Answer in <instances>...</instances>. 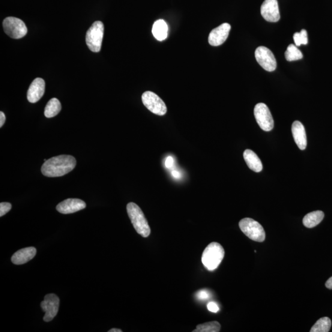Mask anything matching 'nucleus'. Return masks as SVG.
<instances>
[{
    "label": "nucleus",
    "mask_w": 332,
    "mask_h": 332,
    "mask_svg": "<svg viewBox=\"0 0 332 332\" xmlns=\"http://www.w3.org/2000/svg\"><path fill=\"white\" fill-rule=\"evenodd\" d=\"M324 218V213L321 211H316L305 215L303 219L304 226L312 228L318 225Z\"/></svg>",
    "instance_id": "a211bd4d"
},
{
    "label": "nucleus",
    "mask_w": 332,
    "mask_h": 332,
    "mask_svg": "<svg viewBox=\"0 0 332 332\" xmlns=\"http://www.w3.org/2000/svg\"><path fill=\"white\" fill-rule=\"evenodd\" d=\"M109 332H122V330L121 329H118V328H112L111 330L108 331Z\"/></svg>",
    "instance_id": "2f4dec72"
},
{
    "label": "nucleus",
    "mask_w": 332,
    "mask_h": 332,
    "mask_svg": "<svg viewBox=\"0 0 332 332\" xmlns=\"http://www.w3.org/2000/svg\"><path fill=\"white\" fill-rule=\"evenodd\" d=\"M294 40L295 46H300L301 44H306L308 43V34L306 30H301L300 33H295L294 35Z\"/></svg>",
    "instance_id": "b1692460"
},
{
    "label": "nucleus",
    "mask_w": 332,
    "mask_h": 332,
    "mask_svg": "<svg viewBox=\"0 0 332 332\" xmlns=\"http://www.w3.org/2000/svg\"><path fill=\"white\" fill-rule=\"evenodd\" d=\"M239 228L242 233L252 240L262 242L265 240L264 228L256 220L250 218H245L239 223Z\"/></svg>",
    "instance_id": "20e7f679"
},
{
    "label": "nucleus",
    "mask_w": 332,
    "mask_h": 332,
    "mask_svg": "<svg viewBox=\"0 0 332 332\" xmlns=\"http://www.w3.org/2000/svg\"><path fill=\"white\" fill-rule=\"evenodd\" d=\"M142 100L146 109L159 116L166 114L167 107L165 103L158 95L151 91H146L142 94Z\"/></svg>",
    "instance_id": "0eeeda50"
},
{
    "label": "nucleus",
    "mask_w": 332,
    "mask_h": 332,
    "mask_svg": "<svg viewBox=\"0 0 332 332\" xmlns=\"http://www.w3.org/2000/svg\"><path fill=\"white\" fill-rule=\"evenodd\" d=\"M4 31L14 39L22 38L28 34V28L22 20L17 17H8L3 22Z\"/></svg>",
    "instance_id": "423d86ee"
},
{
    "label": "nucleus",
    "mask_w": 332,
    "mask_h": 332,
    "mask_svg": "<svg viewBox=\"0 0 332 332\" xmlns=\"http://www.w3.org/2000/svg\"><path fill=\"white\" fill-rule=\"evenodd\" d=\"M45 91V82L43 79L37 78L30 86L28 92V99L31 103H36L43 96Z\"/></svg>",
    "instance_id": "4468645a"
},
{
    "label": "nucleus",
    "mask_w": 332,
    "mask_h": 332,
    "mask_svg": "<svg viewBox=\"0 0 332 332\" xmlns=\"http://www.w3.org/2000/svg\"><path fill=\"white\" fill-rule=\"evenodd\" d=\"M292 133L296 144L301 150L306 149L307 146V139L306 132L303 125L298 121L293 122L292 125Z\"/></svg>",
    "instance_id": "2eb2a0df"
},
{
    "label": "nucleus",
    "mask_w": 332,
    "mask_h": 332,
    "mask_svg": "<svg viewBox=\"0 0 332 332\" xmlns=\"http://www.w3.org/2000/svg\"><path fill=\"white\" fill-rule=\"evenodd\" d=\"M172 175L173 177H174L176 179H179L181 177V173L179 172L178 170H173L172 172Z\"/></svg>",
    "instance_id": "c756f323"
},
{
    "label": "nucleus",
    "mask_w": 332,
    "mask_h": 332,
    "mask_svg": "<svg viewBox=\"0 0 332 332\" xmlns=\"http://www.w3.org/2000/svg\"><path fill=\"white\" fill-rule=\"evenodd\" d=\"M86 205L82 200L79 199H67L59 203L56 209L60 213L69 214L85 209Z\"/></svg>",
    "instance_id": "ddd939ff"
},
{
    "label": "nucleus",
    "mask_w": 332,
    "mask_h": 332,
    "mask_svg": "<svg viewBox=\"0 0 332 332\" xmlns=\"http://www.w3.org/2000/svg\"><path fill=\"white\" fill-rule=\"evenodd\" d=\"M174 166V159L172 157L169 156L166 158L165 161V166L167 169H172Z\"/></svg>",
    "instance_id": "cd10ccee"
},
{
    "label": "nucleus",
    "mask_w": 332,
    "mask_h": 332,
    "mask_svg": "<svg viewBox=\"0 0 332 332\" xmlns=\"http://www.w3.org/2000/svg\"><path fill=\"white\" fill-rule=\"evenodd\" d=\"M61 109L62 106L60 101L58 98H53L47 104L44 110V115L48 118L55 117L61 112Z\"/></svg>",
    "instance_id": "aec40b11"
},
{
    "label": "nucleus",
    "mask_w": 332,
    "mask_h": 332,
    "mask_svg": "<svg viewBox=\"0 0 332 332\" xmlns=\"http://www.w3.org/2000/svg\"><path fill=\"white\" fill-rule=\"evenodd\" d=\"M231 25L224 23L212 31L209 36V43L212 46L221 45L228 38Z\"/></svg>",
    "instance_id": "f8f14e48"
},
{
    "label": "nucleus",
    "mask_w": 332,
    "mask_h": 332,
    "mask_svg": "<svg viewBox=\"0 0 332 332\" xmlns=\"http://www.w3.org/2000/svg\"><path fill=\"white\" fill-rule=\"evenodd\" d=\"M6 121V116L5 113L3 112H0V127H2L5 124Z\"/></svg>",
    "instance_id": "c85d7f7f"
},
{
    "label": "nucleus",
    "mask_w": 332,
    "mask_h": 332,
    "mask_svg": "<svg viewBox=\"0 0 332 332\" xmlns=\"http://www.w3.org/2000/svg\"><path fill=\"white\" fill-rule=\"evenodd\" d=\"M12 205L9 202H1L0 204V217H3L10 212Z\"/></svg>",
    "instance_id": "a878e982"
},
{
    "label": "nucleus",
    "mask_w": 332,
    "mask_h": 332,
    "mask_svg": "<svg viewBox=\"0 0 332 332\" xmlns=\"http://www.w3.org/2000/svg\"><path fill=\"white\" fill-rule=\"evenodd\" d=\"M196 297L199 300H207L211 297V292L208 290H201L196 293Z\"/></svg>",
    "instance_id": "393cba45"
},
{
    "label": "nucleus",
    "mask_w": 332,
    "mask_h": 332,
    "mask_svg": "<svg viewBox=\"0 0 332 332\" xmlns=\"http://www.w3.org/2000/svg\"><path fill=\"white\" fill-rule=\"evenodd\" d=\"M221 325L217 321L205 323L197 325L193 332H218L220 331Z\"/></svg>",
    "instance_id": "4be33fe9"
},
{
    "label": "nucleus",
    "mask_w": 332,
    "mask_h": 332,
    "mask_svg": "<svg viewBox=\"0 0 332 332\" xmlns=\"http://www.w3.org/2000/svg\"><path fill=\"white\" fill-rule=\"evenodd\" d=\"M208 309L212 313H216L219 312L220 308L215 302L211 301L208 304Z\"/></svg>",
    "instance_id": "bb28decb"
},
{
    "label": "nucleus",
    "mask_w": 332,
    "mask_h": 332,
    "mask_svg": "<svg viewBox=\"0 0 332 332\" xmlns=\"http://www.w3.org/2000/svg\"><path fill=\"white\" fill-rule=\"evenodd\" d=\"M325 286L327 289L332 290V277L329 278L325 283Z\"/></svg>",
    "instance_id": "7c9ffc66"
},
{
    "label": "nucleus",
    "mask_w": 332,
    "mask_h": 332,
    "mask_svg": "<svg viewBox=\"0 0 332 332\" xmlns=\"http://www.w3.org/2000/svg\"><path fill=\"white\" fill-rule=\"evenodd\" d=\"M37 254V249L34 247L24 248L17 251L11 258V262L15 265H22L31 261Z\"/></svg>",
    "instance_id": "dca6fc26"
},
{
    "label": "nucleus",
    "mask_w": 332,
    "mask_h": 332,
    "mask_svg": "<svg viewBox=\"0 0 332 332\" xmlns=\"http://www.w3.org/2000/svg\"><path fill=\"white\" fill-rule=\"evenodd\" d=\"M331 326V321L330 318L324 317L319 319L311 329V332H328Z\"/></svg>",
    "instance_id": "412c9836"
},
{
    "label": "nucleus",
    "mask_w": 332,
    "mask_h": 332,
    "mask_svg": "<svg viewBox=\"0 0 332 332\" xmlns=\"http://www.w3.org/2000/svg\"><path fill=\"white\" fill-rule=\"evenodd\" d=\"M285 57L287 61L292 62L301 59L303 58V56L300 50L298 49L297 46L291 44L287 47L285 53Z\"/></svg>",
    "instance_id": "5701e85b"
},
{
    "label": "nucleus",
    "mask_w": 332,
    "mask_h": 332,
    "mask_svg": "<svg viewBox=\"0 0 332 332\" xmlns=\"http://www.w3.org/2000/svg\"><path fill=\"white\" fill-rule=\"evenodd\" d=\"M75 158L70 155H60L47 160L41 167V172L47 177H58L69 173L75 167Z\"/></svg>",
    "instance_id": "f257e3e1"
},
{
    "label": "nucleus",
    "mask_w": 332,
    "mask_h": 332,
    "mask_svg": "<svg viewBox=\"0 0 332 332\" xmlns=\"http://www.w3.org/2000/svg\"><path fill=\"white\" fill-rule=\"evenodd\" d=\"M225 256V250L218 242L209 244L203 252L202 263L209 271L216 270Z\"/></svg>",
    "instance_id": "7ed1b4c3"
},
{
    "label": "nucleus",
    "mask_w": 332,
    "mask_h": 332,
    "mask_svg": "<svg viewBox=\"0 0 332 332\" xmlns=\"http://www.w3.org/2000/svg\"><path fill=\"white\" fill-rule=\"evenodd\" d=\"M60 300L55 294H47L44 297V300L41 303V307L45 313L43 320L45 322H50L55 318L58 313Z\"/></svg>",
    "instance_id": "9d476101"
},
{
    "label": "nucleus",
    "mask_w": 332,
    "mask_h": 332,
    "mask_svg": "<svg viewBox=\"0 0 332 332\" xmlns=\"http://www.w3.org/2000/svg\"><path fill=\"white\" fill-rule=\"evenodd\" d=\"M261 14L268 22H278L280 16L277 0H265L262 5Z\"/></svg>",
    "instance_id": "9b49d317"
},
{
    "label": "nucleus",
    "mask_w": 332,
    "mask_h": 332,
    "mask_svg": "<svg viewBox=\"0 0 332 332\" xmlns=\"http://www.w3.org/2000/svg\"><path fill=\"white\" fill-rule=\"evenodd\" d=\"M243 157L249 169L256 172L262 171L263 169L262 161L256 152L250 149H246L244 152Z\"/></svg>",
    "instance_id": "f3484780"
},
{
    "label": "nucleus",
    "mask_w": 332,
    "mask_h": 332,
    "mask_svg": "<svg viewBox=\"0 0 332 332\" xmlns=\"http://www.w3.org/2000/svg\"><path fill=\"white\" fill-rule=\"evenodd\" d=\"M127 212L136 231L142 237L147 238L151 229L141 209L135 203L130 202L127 205Z\"/></svg>",
    "instance_id": "f03ea898"
},
{
    "label": "nucleus",
    "mask_w": 332,
    "mask_h": 332,
    "mask_svg": "<svg viewBox=\"0 0 332 332\" xmlns=\"http://www.w3.org/2000/svg\"><path fill=\"white\" fill-rule=\"evenodd\" d=\"M168 32V26L165 21L162 19L158 20L152 26V33L154 37L160 41L166 40Z\"/></svg>",
    "instance_id": "6ab92c4d"
},
{
    "label": "nucleus",
    "mask_w": 332,
    "mask_h": 332,
    "mask_svg": "<svg viewBox=\"0 0 332 332\" xmlns=\"http://www.w3.org/2000/svg\"><path fill=\"white\" fill-rule=\"evenodd\" d=\"M254 115L260 128L265 131H270L274 127V120L267 105L257 104L254 109Z\"/></svg>",
    "instance_id": "6e6552de"
},
{
    "label": "nucleus",
    "mask_w": 332,
    "mask_h": 332,
    "mask_svg": "<svg viewBox=\"0 0 332 332\" xmlns=\"http://www.w3.org/2000/svg\"><path fill=\"white\" fill-rule=\"evenodd\" d=\"M104 25L101 21H95L89 29L86 35V42L89 49L94 53L100 52L103 44Z\"/></svg>",
    "instance_id": "39448f33"
},
{
    "label": "nucleus",
    "mask_w": 332,
    "mask_h": 332,
    "mask_svg": "<svg viewBox=\"0 0 332 332\" xmlns=\"http://www.w3.org/2000/svg\"><path fill=\"white\" fill-rule=\"evenodd\" d=\"M255 56L257 62L261 67L268 71H273L276 70L277 63L276 58L270 49L265 46L257 47L255 52Z\"/></svg>",
    "instance_id": "1a4fd4ad"
}]
</instances>
